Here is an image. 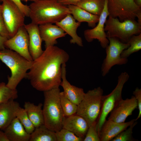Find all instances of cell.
<instances>
[{
  "instance_id": "cell-4",
  "label": "cell",
  "mask_w": 141,
  "mask_h": 141,
  "mask_svg": "<svg viewBox=\"0 0 141 141\" xmlns=\"http://www.w3.org/2000/svg\"><path fill=\"white\" fill-rule=\"evenodd\" d=\"M0 60L10 69L11 72V76L8 77L7 86L10 89H16L19 83L25 78L33 61H30L16 52L5 48L0 51Z\"/></svg>"
},
{
  "instance_id": "cell-18",
  "label": "cell",
  "mask_w": 141,
  "mask_h": 141,
  "mask_svg": "<svg viewBox=\"0 0 141 141\" xmlns=\"http://www.w3.org/2000/svg\"><path fill=\"white\" fill-rule=\"evenodd\" d=\"M81 23L76 22L72 15L68 14L55 24L71 37L70 41V43L76 44L79 46H83L82 38L78 35L77 32V29Z\"/></svg>"
},
{
  "instance_id": "cell-29",
  "label": "cell",
  "mask_w": 141,
  "mask_h": 141,
  "mask_svg": "<svg viewBox=\"0 0 141 141\" xmlns=\"http://www.w3.org/2000/svg\"><path fill=\"white\" fill-rule=\"evenodd\" d=\"M18 97L16 89H12L7 87L4 82H0V104L11 99H14Z\"/></svg>"
},
{
  "instance_id": "cell-36",
  "label": "cell",
  "mask_w": 141,
  "mask_h": 141,
  "mask_svg": "<svg viewBox=\"0 0 141 141\" xmlns=\"http://www.w3.org/2000/svg\"><path fill=\"white\" fill-rule=\"evenodd\" d=\"M83 0H57L60 3L64 5L73 4L74 3Z\"/></svg>"
},
{
  "instance_id": "cell-32",
  "label": "cell",
  "mask_w": 141,
  "mask_h": 141,
  "mask_svg": "<svg viewBox=\"0 0 141 141\" xmlns=\"http://www.w3.org/2000/svg\"><path fill=\"white\" fill-rule=\"evenodd\" d=\"M97 122L89 126L83 141H100L98 133L96 128Z\"/></svg>"
},
{
  "instance_id": "cell-17",
  "label": "cell",
  "mask_w": 141,
  "mask_h": 141,
  "mask_svg": "<svg viewBox=\"0 0 141 141\" xmlns=\"http://www.w3.org/2000/svg\"><path fill=\"white\" fill-rule=\"evenodd\" d=\"M89 127L86 120L76 114L65 117L63 122L62 128L67 130L76 136L84 139Z\"/></svg>"
},
{
  "instance_id": "cell-9",
  "label": "cell",
  "mask_w": 141,
  "mask_h": 141,
  "mask_svg": "<svg viewBox=\"0 0 141 141\" xmlns=\"http://www.w3.org/2000/svg\"><path fill=\"white\" fill-rule=\"evenodd\" d=\"M1 13L7 28L11 37L24 26L25 16L18 6L11 0H3Z\"/></svg>"
},
{
  "instance_id": "cell-34",
  "label": "cell",
  "mask_w": 141,
  "mask_h": 141,
  "mask_svg": "<svg viewBox=\"0 0 141 141\" xmlns=\"http://www.w3.org/2000/svg\"><path fill=\"white\" fill-rule=\"evenodd\" d=\"M2 1L3 0H0ZM19 8L25 16L29 17L30 9L29 5L23 4L21 0H11Z\"/></svg>"
},
{
  "instance_id": "cell-23",
  "label": "cell",
  "mask_w": 141,
  "mask_h": 141,
  "mask_svg": "<svg viewBox=\"0 0 141 141\" xmlns=\"http://www.w3.org/2000/svg\"><path fill=\"white\" fill-rule=\"evenodd\" d=\"M43 106L41 103L36 105L29 102L25 103L24 108L35 128L44 124Z\"/></svg>"
},
{
  "instance_id": "cell-30",
  "label": "cell",
  "mask_w": 141,
  "mask_h": 141,
  "mask_svg": "<svg viewBox=\"0 0 141 141\" xmlns=\"http://www.w3.org/2000/svg\"><path fill=\"white\" fill-rule=\"evenodd\" d=\"M55 133L57 141H82L84 139L63 128Z\"/></svg>"
},
{
  "instance_id": "cell-24",
  "label": "cell",
  "mask_w": 141,
  "mask_h": 141,
  "mask_svg": "<svg viewBox=\"0 0 141 141\" xmlns=\"http://www.w3.org/2000/svg\"><path fill=\"white\" fill-rule=\"evenodd\" d=\"M105 0H83L73 5H77L89 12L99 16L104 8Z\"/></svg>"
},
{
  "instance_id": "cell-25",
  "label": "cell",
  "mask_w": 141,
  "mask_h": 141,
  "mask_svg": "<svg viewBox=\"0 0 141 141\" xmlns=\"http://www.w3.org/2000/svg\"><path fill=\"white\" fill-rule=\"evenodd\" d=\"M29 141H57L56 133L44 125L35 128Z\"/></svg>"
},
{
  "instance_id": "cell-15",
  "label": "cell",
  "mask_w": 141,
  "mask_h": 141,
  "mask_svg": "<svg viewBox=\"0 0 141 141\" xmlns=\"http://www.w3.org/2000/svg\"><path fill=\"white\" fill-rule=\"evenodd\" d=\"M24 26L29 38V50L33 60L39 57L43 53L42 46L43 40L41 37L39 25L31 22Z\"/></svg>"
},
{
  "instance_id": "cell-33",
  "label": "cell",
  "mask_w": 141,
  "mask_h": 141,
  "mask_svg": "<svg viewBox=\"0 0 141 141\" xmlns=\"http://www.w3.org/2000/svg\"><path fill=\"white\" fill-rule=\"evenodd\" d=\"M133 94L137 101L139 111L138 115L135 119L136 121H137L141 116V89L138 87H136L133 92Z\"/></svg>"
},
{
  "instance_id": "cell-37",
  "label": "cell",
  "mask_w": 141,
  "mask_h": 141,
  "mask_svg": "<svg viewBox=\"0 0 141 141\" xmlns=\"http://www.w3.org/2000/svg\"><path fill=\"white\" fill-rule=\"evenodd\" d=\"M8 39L0 34V51L5 49V43Z\"/></svg>"
},
{
  "instance_id": "cell-20",
  "label": "cell",
  "mask_w": 141,
  "mask_h": 141,
  "mask_svg": "<svg viewBox=\"0 0 141 141\" xmlns=\"http://www.w3.org/2000/svg\"><path fill=\"white\" fill-rule=\"evenodd\" d=\"M13 99L0 104V130L4 131L15 118L19 103Z\"/></svg>"
},
{
  "instance_id": "cell-8",
  "label": "cell",
  "mask_w": 141,
  "mask_h": 141,
  "mask_svg": "<svg viewBox=\"0 0 141 141\" xmlns=\"http://www.w3.org/2000/svg\"><path fill=\"white\" fill-rule=\"evenodd\" d=\"M108 39L109 43L105 48L106 56L101 67L103 77L106 76L114 66L125 64L128 62L127 58L121 57V54L129 46V44L123 43L115 38H109Z\"/></svg>"
},
{
  "instance_id": "cell-14",
  "label": "cell",
  "mask_w": 141,
  "mask_h": 141,
  "mask_svg": "<svg viewBox=\"0 0 141 141\" xmlns=\"http://www.w3.org/2000/svg\"><path fill=\"white\" fill-rule=\"evenodd\" d=\"M136 121L135 119H133L127 122L118 123L106 120L99 133L100 141H111Z\"/></svg>"
},
{
  "instance_id": "cell-1",
  "label": "cell",
  "mask_w": 141,
  "mask_h": 141,
  "mask_svg": "<svg viewBox=\"0 0 141 141\" xmlns=\"http://www.w3.org/2000/svg\"><path fill=\"white\" fill-rule=\"evenodd\" d=\"M69 58L68 54L62 49L55 45L48 47L33 61L25 78L39 91L58 88L62 81V66Z\"/></svg>"
},
{
  "instance_id": "cell-22",
  "label": "cell",
  "mask_w": 141,
  "mask_h": 141,
  "mask_svg": "<svg viewBox=\"0 0 141 141\" xmlns=\"http://www.w3.org/2000/svg\"><path fill=\"white\" fill-rule=\"evenodd\" d=\"M71 14L80 23L86 22L89 26L94 28L98 21L99 16L92 14L79 7L73 4L67 5Z\"/></svg>"
},
{
  "instance_id": "cell-41",
  "label": "cell",
  "mask_w": 141,
  "mask_h": 141,
  "mask_svg": "<svg viewBox=\"0 0 141 141\" xmlns=\"http://www.w3.org/2000/svg\"><path fill=\"white\" fill-rule=\"evenodd\" d=\"M21 1H24L25 2H27L28 1L34 2L36 0H21Z\"/></svg>"
},
{
  "instance_id": "cell-16",
  "label": "cell",
  "mask_w": 141,
  "mask_h": 141,
  "mask_svg": "<svg viewBox=\"0 0 141 141\" xmlns=\"http://www.w3.org/2000/svg\"><path fill=\"white\" fill-rule=\"evenodd\" d=\"M40 34L45 43V48L57 43V39L66 36L67 33L59 27L52 24L39 25Z\"/></svg>"
},
{
  "instance_id": "cell-11",
  "label": "cell",
  "mask_w": 141,
  "mask_h": 141,
  "mask_svg": "<svg viewBox=\"0 0 141 141\" xmlns=\"http://www.w3.org/2000/svg\"><path fill=\"white\" fill-rule=\"evenodd\" d=\"M5 46L28 60L33 61L29 50L28 35L24 26L20 27L13 36L6 41Z\"/></svg>"
},
{
  "instance_id": "cell-2",
  "label": "cell",
  "mask_w": 141,
  "mask_h": 141,
  "mask_svg": "<svg viewBox=\"0 0 141 141\" xmlns=\"http://www.w3.org/2000/svg\"><path fill=\"white\" fill-rule=\"evenodd\" d=\"M31 22L38 25L56 23L71 13L57 0H36L29 5Z\"/></svg>"
},
{
  "instance_id": "cell-35",
  "label": "cell",
  "mask_w": 141,
  "mask_h": 141,
  "mask_svg": "<svg viewBox=\"0 0 141 141\" xmlns=\"http://www.w3.org/2000/svg\"><path fill=\"white\" fill-rule=\"evenodd\" d=\"M0 34L7 38H11L4 22L2 14L0 13Z\"/></svg>"
},
{
  "instance_id": "cell-21",
  "label": "cell",
  "mask_w": 141,
  "mask_h": 141,
  "mask_svg": "<svg viewBox=\"0 0 141 141\" xmlns=\"http://www.w3.org/2000/svg\"><path fill=\"white\" fill-rule=\"evenodd\" d=\"M3 131L9 141H29L30 134L16 117Z\"/></svg>"
},
{
  "instance_id": "cell-5",
  "label": "cell",
  "mask_w": 141,
  "mask_h": 141,
  "mask_svg": "<svg viewBox=\"0 0 141 141\" xmlns=\"http://www.w3.org/2000/svg\"><path fill=\"white\" fill-rule=\"evenodd\" d=\"M103 91L100 87L89 90L78 105L76 114L83 118L89 126L97 122L101 111Z\"/></svg>"
},
{
  "instance_id": "cell-7",
  "label": "cell",
  "mask_w": 141,
  "mask_h": 141,
  "mask_svg": "<svg viewBox=\"0 0 141 141\" xmlns=\"http://www.w3.org/2000/svg\"><path fill=\"white\" fill-rule=\"evenodd\" d=\"M129 77L127 73L122 72L118 77L117 84L115 88L109 94L103 95L101 111L96 124V128L98 134L109 114L122 98V89Z\"/></svg>"
},
{
  "instance_id": "cell-40",
  "label": "cell",
  "mask_w": 141,
  "mask_h": 141,
  "mask_svg": "<svg viewBox=\"0 0 141 141\" xmlns=\"http://www.w3.org/2000/svg\"><path fill=\"white\" fill-rule=\"evenodd\" d=\"M136 4L139 7L141 8V0H134Z\"/></svg>"
},
{
  "instance_id": "cell-10",
  "label": "cell",
  "mask_w": 141,
  "mask_h": 141,
  "mask_svg": "<svg viewBox=\"0 0 141 141\" xmlns=\"http://www.w3.org/2000/svg\"><path fill=\"white\" fill-rule=\"evenodd\" d=\"M109 16L117 18L121 21L128 19H135L141 8L134 0H107Z\"/></svg>"
},
{
  "instance_id": "cell-12",
  "label": "cell",
  "mask_w": 141,
  "mask_h": 141,
  "mask_svg": "<svg viewBox=\"0 0 141 141\" xmlns=\"http://www.w3.org/2000/svg\"><path fill=\"white\" fill-rule=\"evenodd\" d=\"M107 3V0H105L104 8L99 16L97 24L92 28L85 30L84 32V37L87 42H91L94 39H97L103 48H105L109 43L104 30L105 23L109 16Z\"/></svg>"
},
{
  "instance_id": "cell-26",
  "label": "cell",
  "mask_w": 141,
  "mask_h": 141,
  "mask_svg": "<svg viewBox=\"0 0 141 141\" xmlns=\"http://www.w3.org/2000/svg\"><path fill=\"white\" fill-rule=\"evenodd\" d=\"M129 46L124 50L121 54V57L127 58L133 53L141 49V33L132 36L128 42Z\"/></svg>"
},
{
  "instance_id": "cell-19",
  "label": "cell",
  "mask_w": 141,
  "mask_h": 141,
  "mask_svg": "<svg viewBox=\"0 0 141 141\" xmlns=\"http://www.w3.org/2000/svg\"><path fill=\"white\" fill-rule=\"evenodd\" d=\"M66 63L62 66V81L60 84L65 96L78 105L84 98L85 93L83 89L71 85L66 78Z\"/></svg>"
},
{
  "instance_id": "cell-28",
  "label": "cell",
  "mask_w": 141,
  "mask_h": 141,
  "mask_svg": "<svg viewBox=\"0 0 141 141\" xmlns=\"http://www.w3.org/2000/svg\"><path fill=\"white\" fill-rule=\"evenodd\" d=\"M16 116L26 132L29 134H31L34 130L35 128L24 109L20 107L17 111Z\"/></svg>"
},
{
  "instance_id": "cell-39",
  "label": "cell",
  "mask_w": 141,
  "mask_h": 141,
  "mask_svg": "<svg viewBox=\"0 0 141 141\" xmlns=\"http://www.w3.org/2000/svg\"><path fill=\"white\" fill-rule=\"evenodd\" d=\"M136 17L138 19L137 22L139 25H141V11L138 13Z\"/></svg>"
},
{
  "instance_id": "cell-6",
  "label": "cell",
  "mask_w": 141,
  "mask_h": 141,
  "mask_svg": "<svg viewBox=\"0 0 141 141\" xmlns=\"http://www.w3.org/2000/svg\"><path fill=\"white\" fill-rule=\"evenodd\" d=\"M107 38H115L121 42L127 43L134 35L141 33V25L135 19H128L120 21L117 18L109 16L105 24Z\"/></svg>"
},
{
  "instance_id": "cell-44",
  "label": "cell",
  "mask_w": 141,
  "mask_h": 141,
  "mask_svg": "<svg viewBox=\"0 0 141 141\" xmlns=\"http://www.w3.org/2000/svg\"></svg>"
},
{
  "instance_id": "cell-27",
  "label": "cell",
  "mask_w": 141,
  "mask_h": 141,
  "mask_svg": "<svg viewBox=\"0 0 141 141\" xmlns=\"http://www.w3.org/2000/svg\"><path fill=\"white\" fill-rule=\"evenodd\" d=\"M59 97L61 105L65 116L68 117L76 114L78 105L68 98L63 91L60 92Z\"/></svg>"
},
{
  "instance_id": "cell-38",
  "label": "cell",
  "mask_w": 141,
  "mask_h": 141,
  "mask_svg": "<svg viewBox=\"0 0 141 141\" xmlns=\"http://www.w3.org/2000/svg\"><path fill=\"white\" fill-rule=\"evenodd\" d=\"M0 141H9L4 132L0 130Z\"/></svg>"
},
{
  "instance_id": "cell-13",
  "label": "cell",
  "mask_w": 141,
  "mask_h": 141,
  "mask_svg": "<svg viewBox=\"0 0 141 141\" xmlns=\"http://www.w3.org/2000/svg\"><path fill=\"white\" fill-rule=\"evenodd\" d=\"M138 108L137 103L134 96L130 98L121 99L110 113L108 120L118 123L125 122L126 118L132 114Z\"/></svg>"
},
{
  "instance_id": "cell-3",
  "label": "cell",
  "mask_w": 141,
  "mask_h": 141,
  "mask_svg": "<svg viewBox=\"0 0 141 141\" xmlns=\"http://www.w3.org/2000/svg\"><path fill=\"white\" fill-rule=\"evenodd\" d=\"M60 92L59 87L44 92V101L42 109L44 125L55 132L62 128L65 117L60 103Z\"/></svg>"
},
{
  "instance_id": "cell-42",
  "label": "cell",
  "mask_w": 141,
  "mask_h": 141,
  "mask_svg": "<svg viewBox=\"0 0 141 141\" xmlns=\"http://www.w3.org/2000/svg\"><path fill=\"white\" fill-rule=\"evenodd\" d=\"M2 7L1 5L0 4V13L1 12Z\"/></svg>"
},
{
  "instance_id": "cell-43",
  "label": "cell",
  "mask_w": 141,
  "mask_h": 141,
  "mask_svg": "<svg viewBox=\"0 0 141 141\" xmlns=\"http://www.w3.org/2000/svg\"><path fill=\"white\" fill-rule=\"evenodd\" d=\"M1 1L0 0V2H1Z\"/></svg>"
},
{
  "instance_id": "cell-31",
  "label": "cell",
  "mask_w": 141,
  "mask_h": 141,
  "mask_svg": "<svg viewBox=\"0 0 141 141\" xmlns=\"http://www.w3.org/2000/svg\"><path fill=\"white\" fill-rule=\"evenodd\" d=\"M137 121L126 129L122 131L111 141H136L138 140L133 137V130L134 127L137 124Z\"/></svg>"
}]
</instances>
